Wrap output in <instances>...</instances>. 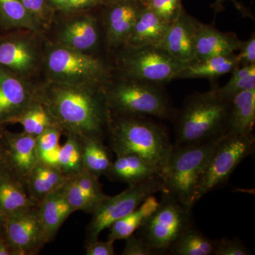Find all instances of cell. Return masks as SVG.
I'll return each mask as SVG.
<instances>
[{
	"label": "cell",
	"mask_w": 255,
	"mask_h": 255,
	"mask_svg": "<svg viewBox=\"0 0 255 255\" xmlns=\"http://www.w3.org/2000/svg\"><path fill=\"white\" fill-rule=\"evenodd\" d=\"M36 99L63 133L104 141L111 112L102 89L47 81L36 87Z\"/></svg>",
	"instance_id": "6da1fadb"
},
{
	"label": "cell",
	"mask_w": 255,
	"mask_h": 255,
	"mask_svg": "<svg viewBox=\"0 0 255 255\" xmlns=\"http://www.w3.org/2000/svg\"><path fill=\"white\" fill-rule=\"evenodd\" d=\"M108 138L109 147L117 156L136 155L160 172L174 147L165 129L142 117L111 114Z\"/></svg>",
	"instance_id": "7a4b0ae2"
},
{
	"label": "cell",
	"mask_w": 255,
	"mask_h": 255,
	"mask_svg": "<svg viewBox=\"0 0 255 255\" xmlns=\"http://www.w3.org/2000/svg\"><path fill=\"white\" fill-rule=\"evenodd\" d=\"M231 101L223 100L214 90L191 96L176 120V144L203 143L225 135Z\"/></svg>",
	"instance_id": "3957f363"
},
{
	"label": "cell",
	"mask_w": 255,
	"mask_h": 255,
	"mask_svg": "<svg viewBox=\"0 0 255 255\" xmlns=\"http://www.w3.org/2000/svg\"><path fill=\"white\" fill-rule=\"evenodd\" d=\"M223 136L195 145H174L167 164L159 175L163 183V193L194 206L199 177Z\"/></svg>",
	"instance_id": "277c9868"
},
{
	"label": "cell",
	"mask_w": 255,
	"mask_h": 255,
	"mask_svg": "<svg viewBox=\"0 0 255 255\" xmlns=\"http://www.w3.org/2000/svg\"><path fill=\"white\" fill-rule=\"evenodd\" d=\"M43 67L48 81L102 90L109 83L110 69L103 60L56 43L45 48Z\"/></svg>",
	"instance_id": "5b68a950"
},
{
	"label": "cell",
	"mask_w": 255,
	"mask_h": 255,
	"mask_svg": "<svg viewBox=\"0 0 255 255\" xmlns=\"http://www.w3.org/2000/svg\"><path fill=\"white\" fill-rule=\"evenodd\" d=\"M103 92L112 115L162 119L175 116L167 97L154 84L125 78L107 84Z\"/></svg>",
	"instance_id": "8992f818"
},
{
	"label": "cell",
	"mask_w": 255,
	"mask_h": 255,
	"mask_svg": "<svg viewBox=\"0 0 255 255\" xmlns=\"http://www.w3.org/2000/svg\"><path fill=\"white\" fill-rule=\"evenodd\" d=\"M158 209L150 216L140 230L141 237L152 251L168 253L172 245L193 224L192 208L177 198L162 193Z\"/></svg>",
	"instance_id": "52a82bcc"
},
{
	"label": "cell",
	"mask_w": 255,
	"mask_h": 255,
	"mask_svg": "<svg viewBox=\"0 0 255 255\" xmlns=\"http://www.w3.org/2000/svg\"><path fill=\"white\" fill-rule=\"evenodd\" d=\"M253 134L224 135L203 170L196 189L195 201L227 182L238 165L254 152Z\"/></svg>",
	"instance_id": "ba28073f"
},
{
	"label": "cell",
	"mask_w": 255,
	"mask_h": 255,
	"mask_svg": "<svg viewBox=\"0 0 255 255\" xmlns=\"http://www.w3.org/2000/svg\"><path fill=\"white\" fill-rule=\"evenodd\" d=\"M164 191L163 183L158 175L142 182L128 184L127 189L120 194L109 196L92 213L91 221L87 228L85 244L98 240L102 231L137 209L146 198Z\"/></svg>",
	"instance_id": "9c48e42d"
},
{
	"label": "cell",
	"mask_w": 255,
	"mask_h": 255,
	"mask_svg": "<svg viewBox=\"0 0 255 255\" xmlns=\"http://www.w3.org/2000/svg\"><path fill=\"white\" fill-rule=\"evenodd\" d=\"M125 78L161 84L178 78L185 64L159 48H125L119 58Z\"/></svg>",
	"instance_id": "30bf717a"
},
{
	"label": "cell",
	"mask_w": 255,
	"mask_h": 255,
	"mask_svg": "<svg viewBox=\"0 0 255 255\" xmlns=\"http://www.w3.org/2000/svg\"><path fill=\"white\" fill-rule=\"evenodd\" d=\"M43 38L33 32L19 30L0 38V65L29 80L43 66Z\"/></svg>",
	"instance_id": "8fae6325"
},
{
	"label": "cell",
	"mask_w": 255,
	"mask_h": 255,
	"mask_svg": "<svg viewBox=\"0 0 255 255\" xmlns=\"http://www.w3.org/2000/svg\"><path fill=\"white\" fill-rule=\"evenodd\" d=\"M2 233L12 255L38 254L48 243L38 215V206L6 218Z\"/></svg>",
	"instance_id": "7c38bea8"
},
{
	"label": "cell",
	"mask_w": 255,
	"mask_h": 255,
	"mask_svg": "<svg viewBox=\"0 0 255 255\" xmlns=\"http://www.w3.org/2000/svg\"><path fill=\"white\" fill-rule=\"evenodd\" d=\"M36 86L0 65V126L25 112L36 100Z\"/></svg>",
	"instance_id": "4fadbf2b"
},
{
	"label": "cell",
	"mask_w": 255,
	"mask_h": 255,
	"mask_svg": "<svg viewBox=\"0 0 255 255\" xmlns=\"http://www.w3.org/2000/svg\"><path fill=\"white\" fill-rule=\"evenodd\" d=\"M196 22L183 10L179 18L169 25L159 48L185 65L196 61Z\"/></svg>",
	"instance_id": "5bb4252c"
},
{
	"label": "cell",
	"mask_w": 255,
	"mask_h": 255,
	"mask_svg": "<svg viewBox=\"0 0 255 255\" xmlns=\"http://www.w3.org/2000/svg\"><path fill=\"white\" fill-rule=\"evenodd\" d=\"M142 7L137 0H119L111 4L105 23L106 41L110 48L124 46Z\"/></svg>",
	"instance_id": "9a60e30c"
},
{
	"label": "cell",
	"mask_w": 255,
	"mask_h": 255,
	"mask_svg": "<svg viewBox=\"0 0 255 255\" xmlns=\"http://www.w3.org/2000/svg\"><path fill=\"white\" fill-rule=\"evenodd\" d=\"M10 165L23 182L37 162L36 137L26 132H13L1 129Z\"/></svg>",
	"instance_id": "2e32d148"
},
{
	"label": "cell",
	"mask_w": 255,
	"mask_h": 255,
	"mask_svg": "<svg viewBox=\"0 0 255 255\" xmlns=\"http://www.w3.org/2000/svg\"><path fill=\"white\" fill-rule=\"evenodd\" d=\"M241 44L236 35L223 33L212 26L196 22V60L233 55L239 50Z\"/></svg>",
	"instance_id": "e0dca14e"
},
{
	"label": "cell",
	"mask_w": 255,
	"mask_h": 255,
	"mask_svg": "<svg viewBox=\"0 0 255 255\" xmlns=\"http://www.w3.org/2000/svg\"><path fill=\"white\" fill-rule=\"evenodd\" d=\"M99 41L100 31L97 20L93 16H83L64 23L58 31L55 43L89 53L95 49Z\"/></svg>",
	"instance_id": "ac0fdd59"
},
{
	"label": "cell",
	"mask_w": 255,
	"mask_h": 255,
	"mask_svg": "<svg viewBox=\"0 0 255 255\" xmlns=\"http://www.w3.org/2000/svg\"><path fill=\"white\" fill-rule=\"evenodd\" d=\"M170 23L150 10L142 7L124 48L159 47Z\"/></svg>",
	"instance_id": "d6986e66"
},
{
	"label": "cell",
	"mask_w": 255,
	"mask_h": 255,
	"mask_svg": "<svg viewBox=\"0 0 255 255\" xmlns=\"http://www.w3.org/2000/svg\"><path fill=\"white\" fill-rule=\"evenodd\" d=\"M68 176L58 167L38 161L23 181L28 196L37 204L63 187Z\"/></svg>",
	"instance_id": "ffe728a7"
},
{
	"label": "cell",
	"mask_w": 255,
	"mask_h": 255,
	"mask_svg": "<svg viewBox=\"0 0 255 255\" xmlns=\"http://www.w3.org/2000/svg\"><path fill=\"white\" fill-rule=\"evenodd\" d=\"M38 211L47 243L52 241L63 223L75 212L62 187L46 196L38 204Z\"/></svg>",
	"instance_id": "44dd1931"
},
{
	"label": "cell",
	"mask_w": 255,
	"mask_h": 255,
	"mask_svg": "<svg viewBox=\"0 0 255 255\" xmlns=\"http://www.w3.org/2000/svg\"><path fill=\"white\" fill-rule=\"evenodd\" d=\"M106 177L113 182L135 184L159 175L160 170L133 154L117 156Z\"/></svg>",
	"instance_id": "7402d4cb"
},
{
	"label": "cell",
	"mask_w": 255,
	"mask_h": 255,
	"mask_svg": "<svg viewBox=\"0 0 255 255\" xmlns=\"http://www.w3.org/2000/svg\"><path fill=\"white\" fill-rule=\"evenodd\" d=\"M255 123V90L235 95L231 100L229 118L225 135L253 134Z\"/></svg>",
	"instance_id": "603a6c76"
},
{
	"label": "cell",
	"mask_w": 255,
	"mask_h": 255,
	"mask_svg": "<svg viewBox=\"0 0 255 255\" xmlns=\"http://www.w3.org/2000/svg\"><path fill=\"white\" fill-rule=\"evenodd\" d=\"M38 204L28 196L24 184L17 176L8 178L0 184V213L4 221Z\"/></svg>",
	"instance_id": "cb8c5ba5"
},
{
	"label": "cell",
	"mask_w": 255,
	"mask_h": 255,
	"mask_svg": "<svg viewBox=\"0 0 255 255\" xmlns=\"http://www.w3.org/2000/svg\"><path fill=\"white\" fill-rule=\"evenodd\" d=\"M0 26L6 30H27L45 39L44 30L21 0H0Z\"/></svg>",
	"instance_id": "d4e9b609"
},
{
	"label": "cell",
	"mask_w": 255,
	"mask_h": 255,
	"mask_svg": "<svg viewBox=\"0 0 255 255\" xmlns=\"http://www.w3.org/2000/svg\"><path fill=\"white\" fill-rule=\"evenodd\" d=\"M159 202L154 195L146 198L137 209L110 226L108 239L114 241L126 240L141 227L144 222L158 209Z\"/></svg>",
	"instance_id": "484cf974"
},
{
	"label": "cell",
	"mask_w": 255,
	"mask_h": 255,
	"mask_svg": "<svg viewBox=\"0 0 255 255\" xmlns=\"http://www.w3.org/2000/svg\"><path fill=\"white\" fill-rule=\"evenodd\" d=\"M239 67L235 55L218 56L187 64L177 78L215 79L232 73Z\"/></svg>",
	"instance_id": "4316f807"
},
{
	"label": "cell",
	"mask_w": 255,
	"mask_h": 255,
	"mask_svg": "<svg viewBox=\"0 0 255 255\" xmlns=\"http://www.w3.org/2000/svg\"><path fill=\"white\" fill-rule=\"evenodd\" d=\"M81 145L82 166L89 172L98 178L106 175L112 165L110 147L97 139L82 137Z\"/></svg>",
	"instance_id": "83f0119b"
},
{
	"label": "cell",
	"mask_w": 255,
	"mask_h": 255,
	"mask_svg": "<svg viewBox=\"0 0 255 255\" xmlns=\"http://www.w3.org/2000/svg\"><path fill=\"white\" fill-rule=\"evenodd\" d=\"M216 241L206 237L194 226L184 231L168 252L173 255H214Z\"/></svg>",
	"instance_id": "f1b7e54d"
},
{
	"label": "cell",
	"mask_w": 255,
	"mask_h": 255,
	"mask_svg": "<svg viewBox=\"0 0 255 255\" xmlns=\"http://www.w3.org/2000/svg\"><path fill=\"white\" fill-rule=\"evenodd\" d=\"M8 124H19L23 132L37 137L55 123L44 106L36 99L27 110Z\"/></svg>",
	"instance_id": "f546056e"
},
{
	"label": "cell",
	"mask_w": 255,
	"mask_h": 255,
	"mask_svg": "<svg viewBox=\"0 0 255 255\" xmlns=\"http://www.w3.org/2000/svg\"><path fill=\"white\" fill-rule=\"evenodd\" d=\"M253 90H255V65L238 67L226 85L214 89L219 97L228 101L238 93Z\"/></svg>",
	"instance_id": "4dcf8cb0"
},
{
	"label": "cell",
	"mask_w": 255,
	"mask_h": 255,
	"mask_svg": "<svg viewBox=\"0 0 255 255\" xmlns=\"http://www.w3.org/2000/svg\"><path fill=\"white\" fill-rule=\"evenodd\" d=\"M62 133L63 130L59 126L54 124L36 137L37 153L39 161L58 167Z\"/></svg>",
	"instance_id": "1f68e13d"
},
{
	"label": "cell",
	"mask_w": 255,
	"mask_h": 255,
	"mask_svg": "<svg viewBox=\"0 0 255 255\" xmlns=\"http://www.w3.org/2000/svg\"><path fill=\"white\" fill-rule=\"evenodd\" d=\"M67 140L60 147L58 167L66 175L78 173L82 168L81 145L80 139L73 134H67Z\"/></svg>",
	"instance_id": "d6a6232c"
},
{
	"label": "cell",
	"mask_w": 255,
	"mask_h": 255,
	"mask_svg": "<svg viewBox=\"0 0 255 255\" xmlns=\"http://www.w3.org/2000/svg\"><path fill=\"white\" fill-rule=\"evenodd\" d=\"M62 190L74 211H82L87 214H92L99 205L80 189L73 175L68 176Z\"/></svg>",
	"instance_id": "836d02e7"
},
{
	"label": "cell",
	"mask_w": 255,
	"mask_h": 255,
	"mask_svg": "<svg viewBox=\"0 0 255 255\" xmlns=\"http://www.w3.org/2000/svg\"><path fill=\"white\" fill-rule=\"evenodd\" d=\"M140 4L169 23L177 19L184 10L182 0H145Z\"/></svg>",
	"instance_id": "e575fe53"
},
{
	"label": "cell",
	"mask_w": 255,
	"mask_h": 255,
	"mask_svg": "<svg viewBox=\"0 0 255 255\" xmlns=\"http://www.w3.org/2000/svg\"><path fill=\"white\" fill-rule=\"evenodd\" d=\"M74 178L79 187L89 197L91 198L97 204L108 197L102 189V186L97 177L82 168L78 173L74 174Z\"/></svg>",
	"instance_id": "d590c367"
},
{
	"label": "cell",
	"mask_w": 255,
	"mask_h": 255,
	"mask_svg": "<svg viewBox=\"0 0 255 255\" xmlns=\"http://www.w3.org/2000/svg\"><path fill=\"white\" fill-rule=\"evenodd\" d=\"M29 14L43 30L50 25V18L47 11L46 0H21Z\"/></svg>",
	"instance_id": "8d00e7d4"
},
{
	"label": "cell",
	"mask_w": 255,
	"mask_h": 255,
	"mask_svg": "<svg viewBox=\"0 0 255 255\" xmlns=\"http://www.w3.org/2000/svg\"><path fill=\"white\" fill-rule=\"evenodd\" d=\"M251 252L238 238H223L216 241L214 255H251Z\"/></svg>",
	"instance_id": "74e56055"
},
{
	"label": "cell",
	"mask_w": 255,
	"mask_h": 255,
	"mask_svg": "<svg viewBox=\"0 0 255 255\" xmlns=\"http://www.w3.org/2000/svg\"><path fill=\"white\" fill-rule=\"evenodd\" d=\"M1 129L2 128H0V184L8 178L12 177V176H16L12 167L10 165ZM4 223V219L0 213V234H3Z\"/></svg>",
	"instance_id": "f35d334b"
},
{
	"label": "cell",
	"mask_w": 255,
	"mask_h": 255,
	"mask_svg": "<svg viewBox=\"0 0 255 255\" xmlns=\"http://www.w3.org/2000/svg\"><path fill=\"white\" fill-rule=\"evenodd\" d=\"M122 255H152L155 253L140 236H132L128 238Z\"/></svg>",
	"instance_id": "ab89813d"
},
{
	"label": "cell",
	"mask_w": 255,
	"mask_h": 255,
	"mask_svg": "<svg viewBox=\"0 0 255 255\" xmlns=\"http://www.w3.org/2000/svg\"><path fill=\"white\" fill-rule=\"evenodd\" d=\"M240 52L235 55L239 66L255 65V36L252 35L248 41L242 42Z\"/></svg>",
	"instance_id": "60d3db41"
},
{
	"label": "cell",
	"mask_w": 255,
	"mask_h": 255,
	"mask_svg": "<svg viewBox=\"0 0 255 255\" xmlns=\"http://www.w3.org/2000/svg\"><path fill=\"white\" fill-rule=\"evenodd\" d=\"M114 242L108 239L107 241H97L90 242L85 244L87 255H114Z\"/></svg>",
	"instance_id": "b9f144b4"
},
{
	"label": "cell",
	"mask_w": 255,
	"mask_h": 255,
	"mask_svg": "<svg viewBox=\"0 0 255 255\" xmlns=\"http://www.w3.org/2000/svg\"><path fill=\"white\" fill-rule=\"evenodd\" d=\"M98 0H68L67 10H79L91 7L98 2Z\"/></svg>",
	"instance_id": "7bdbcfd3"
},
{
	"label": "cell",
	"mask_w": 255,
	"mask_h": 255,
	"mask_svg": "<svg viewBox=\"0 0 255 255\" xmlns=\"http://www.w3.org/2000/svg\"><path fill=\"white\" fill-rule=\"evenodd\" d=\"M0 255H12L9 245L3 234H0Z\"/></svg>",
	"instance_id": "ee69618b"
},
{
	"label": "cell",
	"mask_w": 255,
	"mask_h": 255,
	"mask_svg": "<svg viewBox=\"0 0 255 255\" xmlns=\"http://www.w3.org/2000/svg\"><path fill=\"white\" fill-rule=\"evenodd\" d=\"M226 1H232L234 3L235 5H236V6L238 8V9H239L241 10V11L243 10V8H242L241 5L239 4V3H238L236 0H216V2H215V6H216V9L219 10L220 7L222 6L223 3Z\"/></svg>",
	"instance_id": "f6af8a7d"
},
{
	"label": "cell",
	"mask_w": 255,
	"mask_h": 255,
	"mask_svg": "<svg viewBox=\"0 0 255 255\" xmlns=\"http://www.w3.org/2000/svg\"><path fill=\"white\" fill-rule=\"evenodd\" d=\"M68 0H53V4L56 5L60 9L67 10Z\"/></svg>",
	"instance_id": "bcb514c9"
},
{
	"label": "cell",
	"mask_w": 255,
	"mask_h": 255,
	"mask_svg": "<svg viewBox=\"0 0 255 255\" xmlns=\"http://www.w3.org/2000/svg\"><path fill=\"white\" fill-rule=\"evenodd\" d=\"M99 1H103V2L108 3V4H112V3L116 2L119 0H98Z\"/></svg>",
	"instance_id": "7dc6e473"
},
{
	"label": "cell",
	"mask_w": 255,
	"mask_h": 255,
	"mask_svg": "<svg viewBox=\"0 0 255 255\" xmlns=\"http://www.w3.org/2000/svg\"><path fill=\"white\" fill-rule=\"evenodd\" d=\"M137 1H138L139 2L141 3L142 1H145V0H137Z\"/></svg>",
	"instance_id": "c3c4849f"
},
{
	"label": "cell",
	"mask_w": 255,
	"mask_h": 255,
	"mask_svg": "<svg viewBox=\"0 0 255 255\" xmlns=\"http://www.w3.org/2000/svg\"><path fill=\"white\" fill-rule=\"evenodd\" d=\"M50 1H51V2H53V0H50Z\"/></svg>",
	"instance_id": "681fc988"
}]
</instances>
